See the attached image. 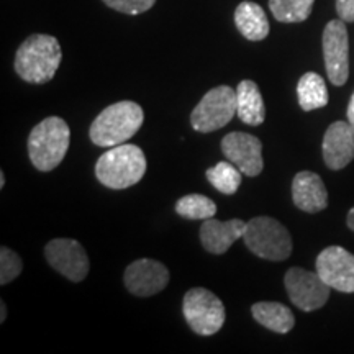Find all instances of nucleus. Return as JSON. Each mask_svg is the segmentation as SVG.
<instances>
[{
  "label": "nucleus",
  "mask_w": 354,
  "mask_h": 354,
  "mask_svg": "<svg viewBox=\"0 0 354 354\" xmlns=\"http://www.w3.org/2000/svg\"><path fill=\"white\" fill-rule=\"evenodd\" d=\"M7 318V305L6 302H0V323L6 322Z\"/></svg>",
  "instance_id": "29"
},
{
  "label": "nucleus",
  "mask_w": 354,
  "mask_h": 354,
  "mask_svg": "<svg viewBox=\"0 0 354 354\" xmlns=\"http://www.w3.org/2000/svg\"><path fill=\"white\" fill-rule=\"evenodd\" d=\"M234 115H236V91L230 86H216L210 88L192 110L190 123L196 131L210 133L228 125Z\"/></svg>",
  "instance_id": "7"
},
{
  "label": "nucleus",
  "mask_w": 354,
  "mask_h": 354,
  "mask_svg": "<svg viewBox=\"0 0 354 354\" xmlns=\"http://www.w3.org/2000/svg\"><path fill=\"white\" fill-rule=\"evenodd\" d=\"M245 243L261 259L286 261L292 253V236L284 225L272 216H254L246 221Z\"/></svg>",
  "instance_id": "5"
},
{
  "label": "nucleus",
  "mask_w": 354,
  "mask_h": 354,
  "mask_svg": "<svg viewBox=\"0 0 354 354\" xmlns=\"http://www.w3.org/2000/svg\"><path fill=\"white\" fill-rule=\"evenodd\" d=\"M336 12L343 21H354V0H336Z\"/></svg>",
  "instance_id": "26"
},
{
  "label": "nucleus",
  "mask_w": 354,
  "mask_h": 354,
  "mask_svg": "<svg viewBox=\"0 0 354 354\" xmlns=\"http://www.w3.org/2000/svg\"><path fill=\"white\" fill-rule=\"evenodd\" d=\"M292 201L307 214H317L328 207V192L322 177L315 172L302 171L292 180Z\"/></svg>",
  "instance_id": "15"
},
{
  "label": "nucleus",
  "mask_w": 354,
  "mask_h": 354,
  "mask_svg": "<svg viewBox=\"0 0 354 354\" xmlns=\"http://www.w3.org/2000/svg\"><path fill=\"white\" fill-rule=\"evenodd\" d=\"M44 256L50 266L71 282H82L87 277L91 263L81 243L69 238H56L44 248Z\"/></svg>",
  "instance_id": "10"
},
{
  "label": "nucleus",
  "mask_w": 354,
  "mask_h": 354,
  "mask_svg": "<svg viewBox=\"0 0 354 354\" xmlns=\"http://www.w3.org/2000/svg\"><path fill=\"white\" fill-rule=\"evenodd\" d=\"M6 187V174L3 172H0V189Z\"/></svg>",
  "instance_id": "30"
},
{
  "label": "nucleus",
  "mask_w": 354,
  "mask_h": 354,
  "mask_svg": "<svg viewBox=\"0 0 354 354\" xmlns=\"http://www.w3.org/2000/svg\"><path fill=\"white\" fill-rule=\"evenodd\" d=\"M205 176L209 183L225 196L236 194L243 180V172L230 161L216 162L214 167H209L205 171Z\"/></svg>",
  "instance_id": "21"
},
{
  "label": "nucleus",
  "mask_w": 354,
  "mask_h": 354,
  "mask_svg": "<svg viewBox=\"0 0 354 354\" xmlns=\"http://www.w3.org/2000/svg\"><path fill=\"white\" fill-rule=\"evenodd\" d=\"M63 53L51 35H32L20 44L15 55V73L30 84H46L59 69Z\"/></svg>",
  "instance_id": "1"
},
{
  "label": "nucleus",
  "mask_w": 354,
  "mask_h": 354,
  "mask_svg": "<svg viewBox=\"0 0 354 354\" xmlns=\"http://www.w3.org/2000/svg\"><path fill=\"white\" fill-rule=\"evenodd\" d=\"M183 313L190 330L201 336L215 335L227 318L223 302L203 287H194L184 295Z\"/></svg>",
  "instance_id": "6"
},
{
  "label": "nucleus",
  "mask_w": 354,
  "mask_h": 354,
  "mask_svg": "<svg viewBox=\"0 0 354 354\" xmlns=\"http://www.w3.org/2000/svg\"><path fill=\"white\" fill-rule=\"evenodd\" d=\"M323 159L331 171L346 167L354 159V128L349 122H335L328 127L322 145Z\"/></svg>",
  "instance_id": "14"
},
{
  "label": "nucleus",
  "mask_w": 354,
  "mask_h": 354,
  "mask_svg": "<svg viewBox=\"0 0 354 354\" xmlns=\"http://www.w3.org/2000/svg\"><path fill=\"white\" fill-rule=\"evenodd\" d=\"M234 25L250 41H261L269 35V20L264 8L254 2H241L234 10Z\"/></svg>",
  "instance_id": "18"
},
{
  "label": "nucleus",
  "mask_w": 354,
  "mask_h": 354,
  "mask_svg": "<svg viewBox=\"0 0 354 354\" xmlns=\"http://www.w3.org/2000/svg\"><path fill=\"white\" fill-rule=\"evenodd\" d=\"M299 105L304 112L323 109L328 104V88L320 74L305 73L297 84Z\"/></svg>",
  "instance_id": "20"
},
{
  "label": "nucleus",
  "mask_w": 354,
  "mask_h": 354,
  "mask_svg": "<svg viewBox=\"0 0 354 354\" xmlns=\"http://www.w3.org/2000/svg\"><path fill=\"white\" fill-rule=\"evenodd\" d=\"M346 115H348V122H349V125H351V127L354 128V92H353L351 99H349V104H348V112H346Z\"/></svg>",
  "instance_id": "27"
},
{
  "label": "nucleus",
  "mask_w": 354,
  "mask_h": 354,
  "mask_svg": "<svg viewBox=\"0 0 354 354\" xmlns=\"http://www.w3.org/2000/svg\"><path fill=\"white\" fill-rule=\"evenodd\" d=\"M146 172V156L135 145H118L99 158L95 176L100 184L113 190H122L138 184Z\"/></svg>",
  "instance_id": "3"
},
{
  "label": "nucleus",
  "mask_w": 354,
  "mask_h": 354,
  "mask_svg": "<svg viewBox=\"0 0 354 354\" xmlns=\"http://www.w3.org/2000/svg\"><path fill=\"white\" fill-rule=\"evenodd\" d=\"M254 320L274 333L286 335L294 328L295 318L289 307L279 302H258L251 307Z\"/></svg>",
  "instance_id": "19"
},
{
  "label": "nucleus",
  "mask_w": 354,
  "mask_h": 354,
  "mask_svg": "<svg viewBox=\"0 0 354 354\" xmlns=\"http://www.w3.org/2000/svg\"><path fill=\"white\" fill-rule=\"evenodd\" d=\"M221 151L245 176L256 177L263 172V143L250 133H228L221 140Z\"/></svg>",
  "instance_id": "12"
},
{
  "label": "nucleus",
  "mask_w": 354,
  "mask_h": 354,
  "mask_svg": "<svg viewBox=\"0 0 354 354\" xmlns=\"http://www.w3.org/2000/svg\"><path fill=\"white\" fill-rule=\"evenodd\" d=\"M346 223H348L349 230H353V232H354V207L351 210H349V214L346 216Z\"/></svg>",
  "instance_id": "28"
},
{
  "label": "nucleus",
  "mask_w": 354,
  "mask_h": 354,
  "mask_svg": "<svg viewBox=\"0 0 354 354\" xmlns=\"http://www.w3.org/2000/svg\"><path fill=\"white\" fill-rule=\"evenodd\" d=\"M246 221L232 218L228 221H218L215 218L203 220L201 227L202 246L212 254H225L233 243L245 234Z\"/></svg>",
  "instance_id": "16"
},
{
  "label": "nucleus",
  "mask_w": 354,
  "mask_h": 354,
  "mask_svg": "<svg viewBox=\"0 0 354 354\" xmlns=\"http://www.w3.org/2000/svg\"><path fill=\"white\" fill-rule=\"evenodd\" d=\"M315 0H269L274 19L282 24H300L312 13Z\"/></svg>",
  "instance_id": "22"
},
{
  "label": "nucleus",
  "mask_w": 354,
  "mask_h": 354,
  "mask_svg": "<svg viewBox=\"0 0 354 354\" xmlns=\"http://www.w3.org/2000/svg\"><path fill=\"white\" fill-rule=\"evenodd\" d=\"M143 109L136 102H117L97 115L88 130V136L97 146L113 148L133 138L143 125Z\"/></svg>",
  "instance_id": "2"
},
{
  "label": "nucleus",
  "mask_w": 354,
  "mask_h": 354,
  "mask_svg": "<svg viewBox=\"0 0 354 354\" xmlns=\"http://www.w3.org/2000/svg\"><path fill=\"white\" fill-rule=\"evenodd\" d=\"M176 212L187 220H209L216 214V203L201 194H190L177 201Z\"/></svg>",
  "instance_id": "23"
},
{
  "label": "nucleus",
  "mask_w": 354,
  "mask_h": 354,
  "mask_svg": "<svg viewBox=\"0 0 354 354\" xmlns=\"http://www.w3.org/2000/svg\"><path fill=\"white\" fill-rule=\"evenodd\" d=\"M21 264L20 256L10 248L2 246L0 248V284L7 286L12 281H15L17 277L21 274Z\"/></svg>",
  "instance_id": "24"
},
{
  "label": "nucleus",
  "mask_w": 354,
  "mask_h": 354,
  "mask_svg": "<svg viewBox=\"0 0 354 354\" xmlns=\"http://www.w3.org/2000/svg\"><path fill=\"white\" fill-rule=\"evenodd\" d=\"M346 21L331 20L323 30V57L330 82L336 87L346 84L349 77V38Z\"/></svg>",
  "instance_id": "8"
},
{
  "label": "nucleus",
  "mask_w": 354,
  "mask_h": 354,
  "mask_svg": "<svg viewBox=\"0 0 354 354\" xmlns=\"http://www.w3.org/2000/svg\"><path fill=\"white\" fill-rule=\"evenodd\" d=\"M104 3L127 15H140V13L148 12L156 3V0H104Z\"/></svg>",
  "instance_id": "25"
},
{
  "label": "nucleus",
  "mask_w": 354,
  "mask_h": 354,
  "mask_svg": "<svg viewBox=\"0 0 354 354\" xmlns=\"http://www.w3.org/2000/svg\"><path fill=\"white\" fill-rule=\"evenodd\" d=\"M69 125L59 117H48L30 133L28 156L38 171L56 169L69 149Z\"/></svg>",
  "instance_id": "4"
},
{
  "label": "nucleus",
  "mask_w": 354,
  "mask_h": 354,
  "mask_svg": "<svg viewBox=\"0 0 354 354\" xmlns=\"http://www.w3.org/2000/svg\"><path fill=\"white\" fill-rule=\"evenodd\" d=\"M125 287L136 297H151L166 289L169 271L162 263L154 259H138L125 269Z\"/></svg>",
  "instance_id": "13"
},
{
  "label": "nucleus",
  "mask_w": 354,
  "mask_h": 354,
  "mask_svg": "<svg viewBox=\"0 0 354 354\" xmlns=\"http://www.w3.org/2000/svg\"><path fill=\"white\" fill-rule=\"evenodd\" d=\"M236 115L243 123L251 127L263 125L266 120V107L258 84L241 81L236 87Z\"/></svg>",
  "instance_id": "17"
},
{
  "label": "nucleus",
  "mask_w": 354,
  "mask_h": 354,
  "mask_svg": "<svg viewBox=\"0 0 354 354\" xmlns=\"http://www.w3.org/2000/svg\"><path fill=\"white\" fill-rule=\"evenodd\" d=\"M315 269L331 289L353 294L354 292V254L342 246H328L318 254Z\"/></svg>",
  "instance_id": "11"
},
{
  "label": "nucleus",
  "mask_w": 354,
  "mask_h": 354,
  "mask_svg": "<svg viewBox=\"0 0 354 354\" xmlns=\"http://www.w3.org/2000/svg\"><path fill=\"white\" fill-rule=\"evenodd\" d=\"M286 290L290 302L304 312H313L328 302L331 287L318 272L304 268H290L284 277Z\"/></svg>",
  "instance_id": "9"
}]
</instances>
